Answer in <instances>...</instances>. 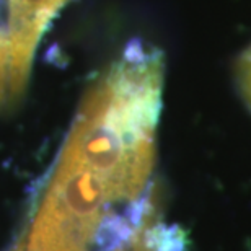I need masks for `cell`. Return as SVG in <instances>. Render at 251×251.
<instances>
[{
	"label": "cell",
	"mask_w": 251,
	"mask_h": 251,
	"mask_svg": "<svg viewBox=\"0 0 251 251\" xmlns=\"http://www.w3.org/2000/svg\"><path fill=\"white\" fill-rule=\"evenodd\" d=\"M10 90V48L7 29L0 26V106L12 101Z\"/></svg>",
	"instance_id": "2"
},
{
	"label": "cell",
	"mask_w": 251,
	"mask_h": 251,
	"mask_svg": "<svg viewBox=\"0 0 251 251\" xmlns=\"http://www.w3.org/2000/svg\"><path fill=\"white\" fill-rule=\"evenodd\" d=\"M235 77H237L240 95L251 111V46L238 56L237 65H235Z\"/></svg>",
	"instance_id": "3"
},
{
	"label": "cell",
	"mask_w": 251,
	"mask_h": 251,
	"mask_svg": "<svg viewBox=\"0 0 251 251\" xmlns=\"http://www.w3.org/2000/svg\"><path fill=\"white\" fill-rule=\"evenodd\" d=\"M70 0H7L12 98L25 92L34 52L52 18Z\"/></svg>",
	"instance_id": "1"
}]
</instances>
